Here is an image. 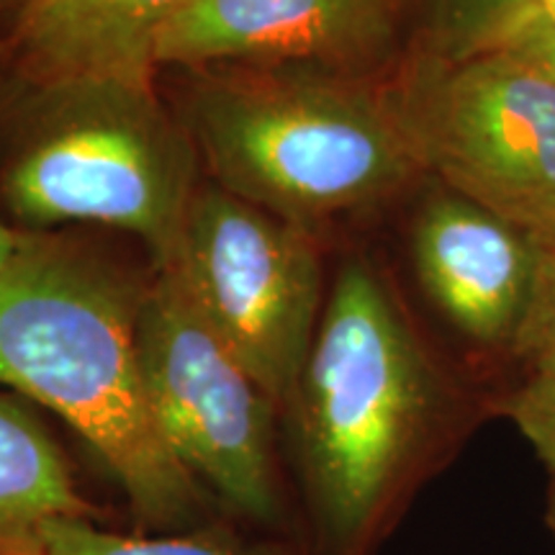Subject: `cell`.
<instances>
[{"instance_id":"cell-1","label":"cell","mask_w":555,"mask_h":555,"mask_svg":"<svg viewBox=\"0 0 555 555\" xmlns=\"http://www.w3.org/2000/svg\"><path fill=\"white\" fill-rule=\"evenodd\" d=\"M470 401L363 260L339 270L281 435L311 555H378L448 466Z\"/></svg>"},{"instance_id":"cell-2","label":"cell","mask_w":555,"mask_h":555,"mask_svg":"<svg viewBox=\"0 0 555 555\" xmlns=\"http://www.w3.org/2000/svg\"><path fill=\"white\" fill-rule=\"evenodd\" d=\"M142 288L37 234L0 268V386L57 414L99 457L131 530L178 532L221 506L172 453L137 350Z\"/></svg>"},{"instance_id":"cell-3","label":"cell","mask_w":555,"mask_h":555,"mask_svg":"<svg viewBox=\"0 0 555 555\" xmlns=\"http://www.w3.org/2000/svg\"><path fill=\"white\" fill-rule=\"evenodd\" d=\"M185 73L180 121L219 189L311 234L425 172L373 78L309 65Z\"/></svg>"},{"instance_id":"cell-4","label":"cell","mask_w":555,"mask_h":555,"mask_svg":"<svg viewBox=\"0 0 555 555\" xmlns=\"http://www.w3.org/2000/svg\"><path fill=\"white\" fill-rule=\"evenodd\" d=\"M3 106L0 219L26 234L103 224L134 234L157 270L176 258L201 189L196 144L155 82L13 86Z\"/></svg>"},{"instance_id":"cell-5","label":"cell","mask_w":555,"mask_h":555,"mask_svg":"<svg viewBox=\"0 0 555 555\" xmlns=\"http://www.w3.org/2000/svg\"><path fill=\"white\" fill-rule=\"evenodd\" d=\"M137 350L165 440L221 512L298 532L281 406L201 317L170 270L142 286Z\"/></svg>"},{"instance_id":"cell-6","label":"cell","mask_w":555,"mask_h":555,"mask_svg":"<svg viewBox=\"0 0 555 555\" xmlns=\"http://www.w3.org/2000/svg\"><path fill=\"white\" fill-rule=\"evenodd\" d=\"M388 99L422 170L555 249V82L512 54L422 52Z\"/></svg>"},{"instance_id":"cell-7","label":"cell","mask_w":555,"mask_h":555,"mask_svg":"<svg viewBox=\"0 0 555 555\" xmlns=\"http://www.w3.org/2000/svg\"><path fill=\"white\" fill-rule=\"evenodd\" d=\"M165 270L283 409L327 301L314 234L201 185Z\"/></svg>"},{"instance_id":"cell-8","label":"cell","mask_w":555,"mask_h":555,"mask_svg":"<svg viewBox=\"0 0 555 555\" xmlns=\"http://www.w3.org/2000/svg\"><path fill=\"white\" fill-rule=\"evenodd\" d=\"M401 0H185L155 67L309 65L371 78L391 60Z\"/></svg>"},{"instance_id":"cell-9","label":"cell","mask_w":555,"mask_h":555,"mask_svg":"<svg viewBox=\"0 0 555 555\" xmlns=\"http://www.w3.org/2000/svg\"><path fill=\"white\" fill-rule=\"evenodd\" d=\"M540 245L442 185L422 201L412 255L422 288L450 327L481 350L512 352L532 304Z\"/></svg>"},{"instance_id":"cell-10","label":"cell","mask_w":555,"mask_h":555,"mask_svg":"<svg viewBox=\"0 0 555 555\" xmlns=\"http://www.w3.org/2000/svg\"><path fill=\"white\" fill-rule=\"evenodd\" d=\"M185 0H11L0 60L13 86L116 78L155 82L159 31Z\"/></svg>"},{"instance_id":"cell-11","label":"cell","mask_w":555,"mask_h":555,"mask_svg":"<svg viewBox=\"0 0 555 555\" xmlns=\"http://www.w3.org/2000/svg\"><path fill=\"white\" fill-rule=\"evenodd\" d=\"M62 519L111 525L114 515L80 483L39 406L0 386V555H47Z\"/></svg>"},{"instance_id":"cell-12","label":"cell","mask_w":555,"mask_h":555,"mask_svg":"<svg viewBox=\"0 0 555 555\" xmlns=\"http://www.w3.org/2000/svg\"><path fill=\"white\" fill-rule=\"evenodd\" d=\"M47 555H311L298 532L255 527L219 512L178 532L116 530L90 519L50 527Z\"/></svg>"},{"instance_id":"cell-13","label":"cell","mask_w":555,"mask_h":555,"mask_svg":"<svg viewBox=\"0 0 555 555\" xmlns=\"http://www.w3.org/2000/svg\"><path fill=\"white\" fill-rule=\"evenodd\" d=\"M535 9L538 0H427L425 54L466 60L496 50Z\"/></svg>"},{"instance_id":"cell-14","label":"cell","mask_w":555,"mask_h":555,"mask_svg":"<svg viewBox=\"0 0 555 555\" xmlns=\"http://www.w3.org/2000/svg\"><path fill=\"white\" fill-rule=\"evenodd\" d=\"M509 356L530 376H555V249H540L535 294Z\"/></svg>"},{"instance_id":"cell-15","label":"cell","mask_w":555,"mask_h":555,"mask_svg":"<svg viewBox=\"0 0 555 555\" xmlns=\"http://www.w3.org/2000/svg\"><path fill=\"white\" fill-rule=\"evenodd\" d=\"M555 478V376H530L499 401Z\"/></svg>"},{"instance_id":"cell-16","label":"cell","mask_w":555,"mask_h":555,"mask_svg":"<svg viewBox=\"0 0 555 555\" xmlns=\"http://www.w3.org/2000/svg\"><path fill=\"white\" fill-rule=\"evenodd\" d=\"M496 50L512 54L555 82V26L538 9L519 21L515 29L499 41Z\"/></svg>"},{"instance_id":"cell-17","label":"cell","mask_w":555,"mask_h":555,"mask_svg":"<svg viewBox=\"0 0 555 555\" xmlns=\"http://www.w3.org/2000/svg\"><path fill=\"white\" fill-rule=\"evenodd\" d=\"M34 237H37V234L18 232V229H13L11 224H5V221L0 219V268L16 258L21 249L29 245Z\"/></svg>"},{"instance_id":"cell-18","label":"cell","mask_w":555,"mask_h":555,"mask_svg":"<svg viewBox=\"0 0 555 555\" xmlns=\"http://www.w3.org/2000/svg\"><path fill=\"white\" fill-rule=\"evenodd\" d=\"M545 525L555 538V478L551 481V489H547V504H545Z\"/></svg>"},{"instance_id":"cell-19","label":"cell","mask_w":555,"mask_h":555,"mask_svg":"<svg viewBox=\"0 0 555 555\" xmlns=\"http://www.w3.org/2000/svg\"><path fill=\"white\" fill-rule=\"evenodd\" d=\"M538 11L555 26V0H538Z\"/></svg>"},{"instance_id":"cell-20","label":"cell","mask_w":555,"mask_h":555,"mask_svg":"<svg viewBox=\"0 0 555 555\" xmlns=\"http://www.w3.org/2000/svg\"><path fill=\"white\" fill-rule=\"evenodd\" d=\"M9 3L11 0H0V29H3V18H5V11H9Z\"/></svg>"}]
</instances>
